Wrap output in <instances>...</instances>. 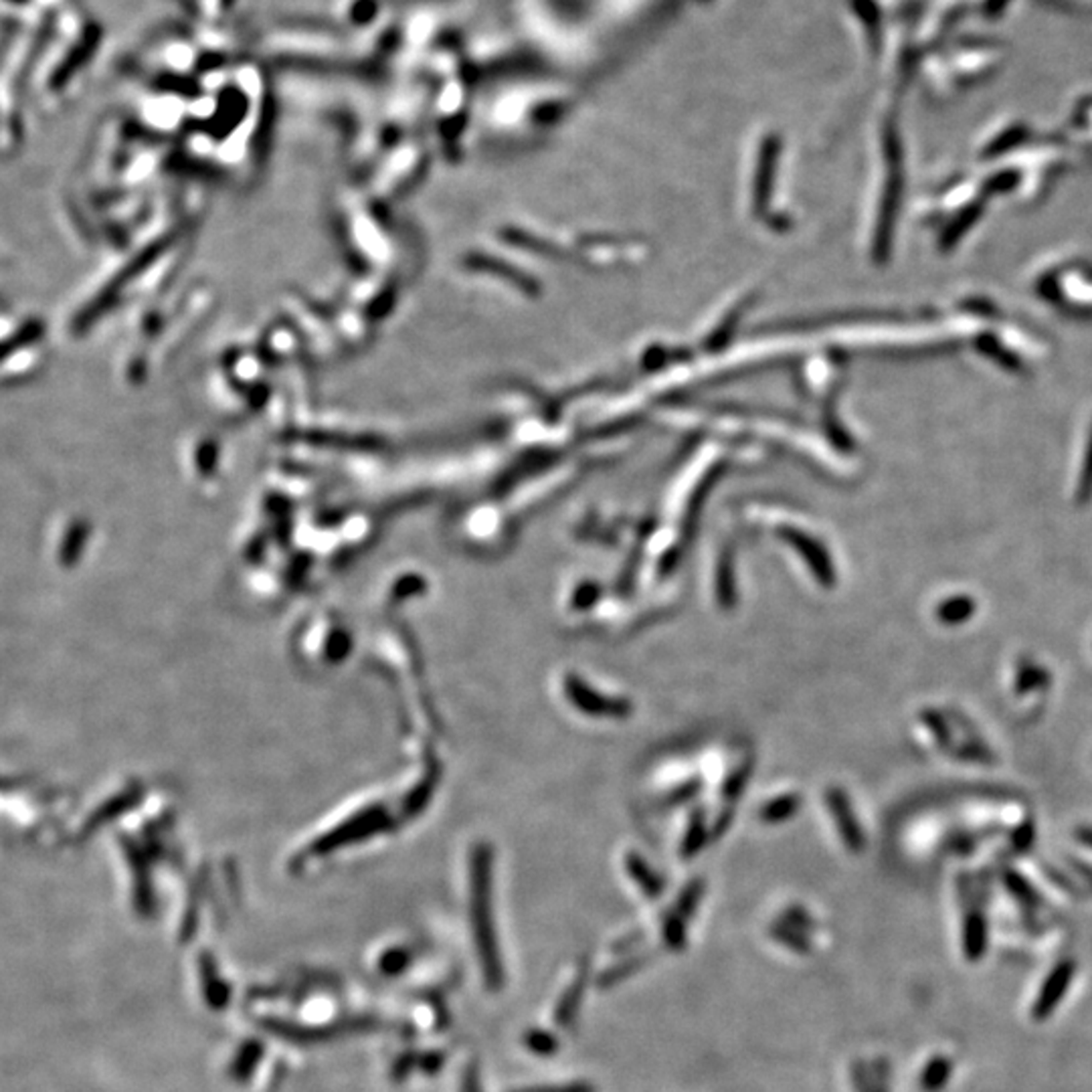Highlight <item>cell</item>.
Listing matches in <instances>:
<instances>
[{"mask_svg": "<svg viewBox=\"0 0 1092 1092\" xmlns=\"http://www.w3.org/2000/svg\"><path fill=\"white\" fill-rule=\"evenodd\" d=\"M664 943L668 949L672 951H684L688 937H686V926H684V918H682L678 913H672L664 918Z\"/></svg>", "mask_w": 1092, "mask_h": 1092, "instance_id": "cell-7", "label": "cell"}, {"mask_svg": "<svg viewBox=\"0 0 1092 1092\" xmlns=\"http://www.w3.org/2000/svg\"><path fill=\"white\" fill-rule=\"evenodd\" d=\"M585 988H587V969L583 967L577 977L572 979L570 986L565 990V994L561 995L557 1007H555V1022L568 1030L572 1024L577 1022L579 1018V1009L583 1003V995H585Z\"/></svg>", "mask_w": 1092, "mask_h": 1092, "instance_id": "cell-2", "label": "cell"}, {"mask_svg": "<svg viewBox=\"0 0 1092 1092\" xmlns=\"http://www.w3.org/2000/svg\"><path fill=\"white\" fill-rule=\"evenodd\" d=\"M525 1044L528 1046V1050H532L538 1056H551L559 1050L557 1037L546 1030H530L525 1035Z\"/></svg>", "mask_w": 1092, "mask_h": 1092, "instance_id": "cell-9", "label": "cell"}, {"mask_svg": "<svg viewBox=\"0 0 1092 1092\" xmlns=\"http://www.w3.org/2000/svg\"><path fill=\"white\" fill-rule=\"evenodd\" d=\"M951 1071H953V1062L945 1056H937L931 1062L926 1064L922 1074H920V1086L926 1092H939L951 1078Z\"/></svg>", "mask_w": 1092, "mask_h": 1092, "instance_id": "cell-5", "label": "cell"}, {"mask_svg": "<svg viewBox=\"0 0 1092 1092\" xmlns=\"http://www.w3.org/2000/svg\"><path fill=\"white\" fill-rule=\"evenodd\" d=\"M640 941H642V935H636V937H630V939H623V941H619V943H615V945H613V953H623V951H630V949H634V947H636V945H638Z\"/></svg>", "mask_w": 1092, "mask_h": 1092, "instance_id": "cell-14", "label": "cell"}, {"mask_svg": "<svg viewBox=\"0 0 1092 1092\" xmlns=\"http://www.w3.org/2000/svg\"><path fill=\"white\" fill-rule=\"evenodd\" d=\"M771 937H773L777 943L785 945L787 949L796 951V953H800V955H807V953L811 951V941H809V937H807L803 931H800V928L791 926V924H787V922H783V920L771 926Z\"/></svg>", "mask_w": 1092, "mask_h": 1092, "instance_id": "cell-6", "label": "cell"}, {"mask_svg": "<svg viewBox=\"0 0 1092 1092\" xmlns=\"http://www.w3.org/2000/svg\"><path fill=\"white\" fill-rule=\"evenodd\" d=\"M630 872H632V877L636 878V882L642 886V890H644L647 896L655 898V896H660V894H662V888H664V886H662V880H660L658 877H655V874H653L642 860L632 858V860H630Z\"/></svg>", "mask_w": 1092, "mask_h": 1092, "instance_id": "cell-8", "label": "cell"}, {"mask_svg": "<svg viewBox=\"0 0 1092 1092\" xmlns=\"http://www.w3.org/2000/svg\"><path fill=\"white\" fill-rule=\"evenodd\" d=\"M1074 971H1076V965L1071 959L1060 961L1050 971V975L1046 977L1044 986H1042L1040 994H1037V999L1032 1007L1034 1020L1042 1022V1020H1048L1052 1016V1012L1058 1007V1003L1064 999V995H1067Z\"/></svg>", "mask_w": 1092, "mask_h": 1092, "instance_id": "cell-1", "label": "cell"}, {"mask_svg": "<svg viewBox=\"0 0 1092 1092\" xmlns=\"http://www.w3.org/2000/svg\"><path fill=\"white\" fill-rule=\"evenodd\" d=\"M986 947H988L986 922H983V918L979 915H971L967 918V924H965V939H963V949H965L967 959H971V961L979 959L981 955L986 953Z\"/></svg>", "mask_w": 1092, "mask_h": 1092, "instance_id": "cell-4", "label": "cell"}, {"mask_svg": "<svg viewBox=\"0 0 1092 1092\" xmlns=\"http://www.w3.org/2000/svg\"><path fill=\"white\" fill-rule=\"evenodd\" d=\"M463 1092H482L480 1090V1080L476 1072H470L466 1078V1086H463Z\"/></svg>", "mask_w": 1092, "mask_h": 1092, "instance_id": "cell-15", "label": "cell"}, {"mask_svg": "<svg viewBox=\"0 0 1092 1092\" xmlns=\"http://www.w3.org/2000/svg\"><path fill=\"white\" fill-rule=\"evenodd\" d=\"M700 894H702V884L696 880V882H692L684 892L680 894L678 905H676V913H678L682 918H690L692 913H694V909H696V905H698Z\"/></svg>", "mask_w": 1092, "mask_h": 1092, "instance_id": "cell-12", "label": "cell"}, {"mask_svg": "<svg viewBox=\"0 0 1092 1092\" xmlns=\"http://www.w3.org/2000/svg\"><path fill=\"white\" fill-rule=\"evenodd\" d=\"M852 1078L856 1092H888V1084L874 1078V1074L866 1069V1064L856 1062L852 1067Z\"/></svg>", "mask_w": 1092, "mask_h": 1092, "instance_id": "cell-10", "label": "cell"}, {"mask_svg": "<svg viewBox=\"0 0 1092 1092\" xmlns=\"http://www.w3.org/2000/svg\"><path fill=\"white\" fill-rule=\"evenodd\" d=\"M512 1092H597V1088L591 1082L575 1080L565 1084H534V1086L516 1088Z\"/></svg>", "mask_w": 1092, "mask_h": 1092, "instance_id": "cell-11", "label": "cell"}, {"mask_svg": "<svg viewBox=\"0 0 1092 1092\" xmlns=\"http://www.w3.org/2000/svg\"><path fill=\"white\" fill-rule=\"evenodd\" d=\"M655 957V953H644V955H634V957H627L615 965H611L609 969H605L604 973H599L597 977V986L601 990H609L615 988L617 983L625 981L627 977H632L634 973L642 971L645 965H649V961Z\"/></svg>", "mask_w": 1092, "mask_h": 1092, "instance_id": "cell-3", "label": "cell"}, {"mask_svg": "<svg viewBox=\"0 0 1092 1092\" xmlns=\"http://www.w3.org/2000/svg\"><path fill=\"white\" fill-rule=\"evenodd\" d=\"M783 922H787V924H791V926L800 928V931H803V933H807V931H809V928L813 926L811 918H809V916H807V915H805L803 911H800V909H791V911H789V913H787V915L783 916Z\"/></svg>", "mask_w": 1092, "mask_h": 1092, "instance_id": "cell-13", "label": "cell"}]
</instances>
